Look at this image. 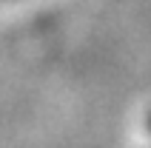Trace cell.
Returning a JSON list of instances; mask_svg holds the SVG:
<instances>
[{"instance_id":"1","label":"cell","mask_w":151,"mask_h":148,"mask_svg":"<svg viewBox=\"0 0 151 148\" xmlns=\"http://www.w3.org/2000/svg\"><path fill=\"white\" fill-rule=\"evenodd\" d=\"M148 131H151V117H148Z\"/></svg>"}]
</instances>
